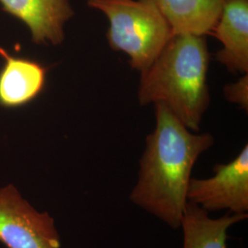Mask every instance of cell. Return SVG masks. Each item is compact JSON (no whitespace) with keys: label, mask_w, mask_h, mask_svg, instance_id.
Masks as SVG:
<instances>
[{"label":"cell","mask_w":248,"mask_h":248,"mask_svg":"<svg viewBox=\"0 0 248 248\" xmlns=\"http://www.w3.org/2000/svg\"><path fill=\"white\" fill-rule=\"evenodd\" d=\"M155 105V128L146 137L130 200L170 228L178 229L196 161L215 140L211 133L189 131L165 105Z\"/></svg>","instance_id":"1"},{"label":"cell","mask_w":248,"mask_h":248,"mask_svg":"<svg viewBox=\"0 0 248 248\" xmlns=\"http://www.w3.org/2000/svg\"><path fill=\"white\" fill-rule=\"evenodd\" d=\"M209 64L204 36L174 34L156 59L141 73L140 103L165 105L189 131L198 133L210 104Z\"/></svg>","instance_id":"2"},{"label":"cell","mask_w":248,"mask_h":248,"mask_svg":"<svg viewBox=\"0 0 248 248\" xmlns=\"http://www.w3.org/2000/svg\"><path fill=\"white\" fill-rule=\"evenodd\" d=\"M109 21L107 32L112 50L130 56L131 66L147 69L174 35L156 0H88Z\"/></svg>","instance_id":"3"},{"label":"cell","mask_w":248,"mask_h":248,"mask_svg":"<svg viewBox=\"0 0 248 248\" xmlns=\"http://www.w3.org/2000/svg\"><path fill=\"white\" fill-rule=\"evenodd\" d=\"M0 242L7 248H60L54 219L40 213L9 184L0 188Z\"/></svg>","instance_id":"4"},{"label":"cell","mask_w":248,"mask_h":248,"mask_svg":"<svg viewBox=\"0 0 248 248\" xmlns=\"http://www.w3.org/2000/svg\"><path fill=\"white\" fill-rule=\"evenodd\" d=\"M209 178H190L186 189V202L208 213L227 211L248 214V145L227 164L213 167Z\"/></svg>","instance_id":"5"},{"label":"cell","mask_w":248,"mask_h":248,"mask_svg":"<svg viewBox=\"0 0 248 248\" xmlns=\"http://www.w3.org/2000/svg\"><path fill=\"white\" fill-rule=\"evenodd\" d=\"M0 4L28 27L35 44H61L63 25L74 15L68 0H0Z\"/></svg>","instance_id":"6"},{"label":"cell","mask_w":248,"mask_h":248,"mask_svg":"<svg viewBox=\"0 0 248 248\" xmlns=\"http://www.w3.org/2000/svg\"><path fill=\"white\" fill-rule=\"evenodd\" d=\"M222 49L216 60L232 73H248V0H223L222 13L210 33Z\"/></svg>","instance_id":"7"},{"label":"cell","mask_w":248,"mask_h":248,"mask_svg":"<svg viewBox=\"0 0 248 248\" xmlns=\"http://www.w3.org/2000/svg\"><path fill=\"white\" fill-rule=\"evenodd\" d=\"M4 64L0 69V106L18 108L33 101L43 92L47 70L33 60L17 57L0 47Z\"/></svg>","instance_id":"8"},{"label":"cell","mask_w":248,"mask_h":248,"mask_svg":"<svg viewBox=\"0 0 248 248\" xmlns=\"http://www.w3.org/2000/svg\"><path fill=\"white\" fill-rule=\"evenodd\" d=\"M248 217V214L226 213L213 219L208 212L186 202L180 224L183 231L182 248H227L228 230Z\"/></svg>","instance_id":"9"},{"label":"cell","mask_w":248,"mask_h":248,"mask_svg":"<svg viewBox=\"0 0 248 248\" xmlns=\"http://www.w3.org/2000/svg\"><path fill=\"white\" fill-rule=\"evenodd\" d=\"M174 34H210L222 13L223 0H156Z\"/></svg>","instance_id":"10"},{"label":"cell","mask_w":248,"mask_h":248,"mask_svg":"<svg viewBox=\"0 0 248 248\" xmlns=\"http://www.w3.org/2000/svg\"><path fill=\"white\" fill-rule=\"evenodd\" d=\"M224 95L231 102L237 103L248 110V76L240 78L236 83L230 84L224 88Z\"/></svg>","instance_id":"11"}]
</instances>
